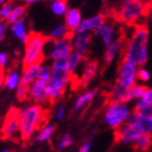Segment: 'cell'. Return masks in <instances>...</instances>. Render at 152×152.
I'll use <instances>...</instances> for the list:
<instances>
[{
    "mask_svg": "<svg viewBox=\"0 0 152 152\" xmlns=\"http://www.w3.org/2000/svg\"><path fill=\"white\" fill-rule=\"evenodd\" d=\"M148 41H149L148 27L141 24L136 25L130 38L125 41L122 51V60L129 62L137 69L143 67L149 59Z\"/></svg>",
    "mask_w": 152,
    "mask_h": 152,
    "instance_id": "6da1fadb",
    "label": "cell"
},
{
    "mask_svg": "<svg viewBox=\"0 0 152 152\" xmlns=\"http://www.w3.org/2000/svg\"><path fill=\"white\" fill-rule=\"evenodd\" d=\"M51 69L52 74L47 83L46 90L49 102L53 103L63 97L65 89L71 82L72 75L67 71L65 59L51 61Z\"/></svg>",
    "mask_w": 152,
    "mask_h": 152,
    "instance_id": "7a4b0ae2",
    "label": "cell"
},
{
    "mask_svg": "<svg viewBox=\"0 0 152 152\" xmlns=\"http://www.w3.org/2000/svg\"><path fill=\"white\" fill-rule=\"evenodd\" d=\"M46 122V112L39 104L27 107L26 112L20 117V136L23 140H29L36 130L44 126Z\"/></svg>",
    "mask_w": 152,
    "mask_h": 152,
    "instance_id": "3957f363",
    "label": "cell"
},
{
    "mask_svg": "<svg viewBox=\"0 0 152 152\" xmlns=\"http://www.w3.org/2000/svg\"><path fill=\"white\" fill-rule=\"evenodd\" d=\"M150 6L141 0H123L115 11V19L126 25H135L149 13Z\"/></svg>",
    "mask_w": 152,
    "mask_h": 152,
    "instance_id": "277c9868",
    "label": "cell"
},
{
    "mask_svg": "<svg viewBox=\"0 0 152 152\" xmlns=\"http://www.w3.org/2000/svg\"><path fill=\"white\" fill-rule=\"evenodd\" d=\"M47 38V36L39 33H29L28 39L24 45V52L22 57L23 66L40 64L42 61H45L44 47Z\"/></svg>",
    "mask_w": 152,
    "mask_h": 152,
    "instance_id": "5b68a950",
    "label": "cell"
},
{
    "mask_svg": "<svg viewBox=\"0 0 152 152\" xmlns=\"http://www.w3.org/2000/svg\"><path fill=\"white\" fill-rule=\"evenodd\" d=\"M133 110L128 103L118 101H109L105 107L103 121L109 127L116 129L128 120Z\"/></svg>",
    "mask_w": 152,
    "mask_h": 152,
    "instance_id": "8992f818",
    "label": "cell"
},
{
    "mask_svg": "<svg viewBox=\"0 0 152 152\" xmlns=\"http://www.w3.org/2000/svg\"><path fill=\"white\" fill-rule=\"evenodd\" d=\"M72 51L73 50L71 45V38L56 39V40L47 38L44 47V57L45 60L49 59L50 61L60 60V59L66 60Z\"/></svg>",
    "mask_w": 152,
    "mask_h": 152,
    "instance_id": "52a82bcc",
    "label": "cell"
},
{
    "mask_svg": "<svg viewBox=\"0 0 152 152\" xmlns=\"http://www.w3.org/2000/svg\"><path fill=\"white\" fill-rule=\"evenodd\" d=\"M137 67L127 61L122 60L117 67L115 85L126 90L137 84Z\"/></svg>",
    "mask_w": 152,
    "mask_h": 152,
    "instance_id": "ba28073f",
    "label": "cell"
},
{
    "mask_svg": "<svg viewBox=\"0 0 152 152\" xmlns=\"http://www.w3.org/2000/svg\"><path fill=\"white\" fill-rule=\"evenodd\" d=\"M20 134V118L18 116L16 109L12 108L8 112L3 121L1 128V138L2 139H13Z\"/></svg>",
    "mask_w": 152,
    "mask_h": 152,
    "instance_id": "9c48e42d",
    "label": "cell"
},
{
    "mask_svg": "<svg viewBox=\"0 0 152 152\" xmlns=\"http://www.w3.org/2000/svg\"><path fill=\"white\" fill-rule=\"evenodd\" d=\"M141 134H151L152 132V115H146L139 112H132L126 122Z\"/></svg>",
    "mask_w": 152,
    "mask_h": 152,
    "instance_id": "30bf717a",
    "label": "cell"
},
{
    "mask_svg": "<svg viewBox=\"0 0 152 152\" xmlns=\"http://www.w3.org/2000/svg\"><path fill=\"white\" fill-rule=\"evenodd\" d=\"M143 134L140 133L139 130H137L136 128H134L133 126L128 125L127 123L123 124L122 126L115 129L116 140L122 143H125V145H135L137 140Z\"/></svg>",
    "mask_w": 152,
    "mask_h": 152,
    "instance_id": "8fae6325",
    "label": "cell"
},
{
    "mask_svg": "<svg viewBox=\"0 0 152 152\" xmlns=\"http://www.w3.org/2000/svg\"><path fill=\"white\" fill-rule=\"evenodd\" d=\"M46 87H47V83L42 82L40 79H36L28 87V98L33 102H35V104H39L42 107L49 102Z\"/></svg>",
    "mask_w": 152,
    "mask_h": 152,
    "instance_id": "7c38bea8",
    "label": "cell"
},
{
    "mask_svg": "<svg viewBox=\"0 0 152 152\" xmlns=\"http://www.w3.org/2000/svg\"><path fill=\"white\" fill-rule=\"evenodd\" d=\"M91 34L82 33V34H72L71 36V45L72 50L80 54L82 57L86 58L88 54L91 45Z\"/></svg>",
    "mask_w": 152,
    "mask_h": 152,
    "instance_id": "4fadbf2b",
    "label": "cell"
},
{
    "mask_svg": "<svg viewBox=\"0 0 152 152\" xmlns=\"http://www.w3.org/2000/svg\"><path fill=\"white\" fill-rule=\"evenodd\" d=\"M107 21L104 14L98 13L96 15H92L90 18H87L85 20H82L79 25L74 29L72 34H82V33H95V31L101 25L102 23Z\"/></svg>",
    "mask_w": 152,
    "mask_h": 152,
    "instance_id": "5bb4252c",
    "label": "cell"
},
{
    "mask_svg": "<svg viewBox=\"0 0 152 152\" xmlns=\"http://www.w3.org/2000/svg\"><path fill=\"white\" fill-rule=\"evenodd\" d=\"M125 37L124 36H117L108 47H105L104 54H103V65L108 66L114 61V59L122 53L125 45Z\"/></svg>",
    "mask_w": 152,
    "mask_h": 152,
    "instance_id": "9a60e30c",
    "label": "cell"
},
{
    "mask_svg": "<svg viewBox=\"0 0 152 152\" xmlns=\"http://www.w3.org/2000/svg\"><path fill=\"white\" fill-rule=\"evenodd\" d=\"M95 34L97 37L101 39L104 47H108L109 45L117 37L116 27L114 25V23L109 22V21L102 23L101 25L95 31Z\"/></svg>",
    "mask_w": 152,
    "mask_h": 152,
    "instance_id": "2e32d148",
    "label": "cell"
},
{
    "mask_svg": "<svg viewBox=\"0 0 152 152\" xmlns=\"http://www.w3.org/2000/svg\"><path fill=\"white\" fill-rule=\"evenodd\" d=\"M99 70V62L97 60H88L86 61V63L83 66V72L79 84L84 87L88 86L90 83L94 80Z\"/></svg>",
    "mask_w": 152,
    "mask_h": 152,
    "instance_id": "e0dca14e",
    "label": "cell"
},
{
    "mask_svg": "<svg viewBox=\"0 0 152 152\" xmlns=\"http://www.w3.org/2000/svg\"><path fill=\"white\" fill-rule=\"evenodd\" d=\"M39 64H32L27 66H23L21 72V85L29 87L38 78Z\"/></svg>",
    "mask_w": 152,
    "mask_h": 152,
    "instance_id": "ac0fdd59",
    "label": "cell"
},
{
    "mask_svg": "<svg viewBox=\"0 0 152 152\" xmlns=\"http://www.w3.org/2000/svg\"><path fill=\"white\" fill-rule=\"evenodd\" d=\"M82 12L80 10L76 8H69L64 15V25L66 26V28L71 33L79 25V23L82 22Z\"/></svg>",
    "mask_w": 152,
    "mask_h": 152,
    "instance_id": "d6986e66",
    "label": "cell"
},
{
    "mask_svg": "<svg viewBox=\"0 0 152 152\" xmlns=\"http://www.w3.org/2000/svg\"><path fill=\"white\" fill-rule=\"evenodd\" d=\"M11 33H12V35L20 40V42H22L23 45H25V42L27 41L28 39V36H29V32L27 31V25H26V22L25 20L22 19L18 21V22L13 23L11 24Z\"/></svg>",
    "mask_w": 152,
    "mask_h": 152,
    "instance_id": "ffe728a7",
    "label": "cell"
},
{
    "mask_svg": "<svg viewBox=\"0 0 152 152\" xmlns=\"http://www.w3.org/2000/svg\"><path fill=\"white\" fill-rule=\"evenodd\" d=\"M21 84V72L18 69L13 67L8 71V73L4 75L3 86L8 90H15Z\"/></svg>",
    "mask_w": 152,
    "mask_h": 152,
    "instance_id": "44dd1931",
    "label": "cell"
},
{
    "mask_svg": "<svg viewBox=\"0 0 152 152\" xmlns=\"http://www.w3.org/2000/svg\"><path fill=\"white\" fill-rule=\"evenodd\" d=\"M148 87L146 85H142V84H135L133 87L126 89L125 90V94H124L123 97V101L124 103H128L130 101H134V100H138V99L141 97V96L145 94Z\"/></svg>",
    "mask_w": 152,
    "mask_h": 152,
    "instance_id": "7402d4cb",
    "label": "cell"
},
{
    "mask_svg": "<svg viewBox=\"0 0 152 152\" xmlns=\"http://www.w3.org/2000/svg\"><path fill=\"white\" fill-rule=\"evenodd\" d=\"M96 92L97 91H96L95 89H89L87 91L80 94L77 97V99H76L75 103H74V111H82L86 105H88L94 100V98L96 97Z\"/></svg>",
    "mask_w": 152,
    "mask_h": 152,
    "instance_id": "603a6c76",
    "label": "cell"
},
{
    "mask_svg": "<svg viewBox=\"0 0 152 152\" xmlns=\"http://www.w3.org/2000/svg\"><path fill=\"white\" fill-rule=\"evenodd\" d=\"M85 58L82 57L80 54H78L75 51H72L70 53V56L67 57L66 59V66H67V71L71 75L76 73V71L78 70V67L82 65V63L84 62Z\"/></svg>",
    "mask_w": 152,
    "mask_h": 152,
    "instance_id": "cb8c5ba5",
    "label": "cell"
},
{
    "mask_svg": "<svg viewBox=\"0 0 152 152\" xmlns=\"http://www.w3.org/2000/svg\"><path fill=\"white\" fill-rule=\"evenodd\" d=\"M54 132H56V126L53 124H45L44 126H41L37 135L35 136L34 140L36 142H46L52 138Z\"/></svg>",
    "mask_w": 152,
    "mask_h": 152,
    "instance_id": "d4e9b609",
    "label": "cell"
},
{
    "mask_svg": "<svg viewBox=\"0 0 152 152\" xmlns=\"http://www.w3.org/2000/svg\"><path fill=\"white\" fill-rule=\"evenodd\" d=\"M26 14V6L24 4H19V6H14L12 12L9 15V18L7 19L6 23L8 25H11L13 23L18 22L20 20L24 19V16Z\"/></svg>",
    "mask_w": 152,
    "mask_h": 152,
    "instance_id": "484cf974",
    "label": "cell"
},
{
    "mask_svg": "<svg viewBox=\"0 0 152 152\" xmlns=\"http://www.w3.org/2000/svg\"><path fill=\"white\" fill-rule=\"evenodd\" d=\"M149 105H152V90L151 88L148 87L145 94L136 101V104L134 107V111L138 112L142 109L147 108V107H149Z\"/></svg>",
    "mask_w": 152,
    "mask_h": 152,
    "instance_id": "4316f807",
    "label": "cell"
},
{
    "mask_svg": "<svg viewBox=\"0 0 152 152\" xmlns=\"http://www.w3.org/2000/svg\"><path fill=\"white\" fill-rule=\"evenodd\" d=\"M72 33L66 28V26L64 24H59L58 26H56L52 31L50 32L49 35V39H64V38H71Z\"/></svg>",
    "mask_w": 152,
    "mask_h": 152,
    "instance_id": "83f0119b",
    "label": "cell"
},
{
    "mask_svg": "<svg viewBox=\"0 0 152 152\" xmlns=\"http://www.w3.org/2000/svg\"><path fill=\"white\" fill-rule=\"evenodd\" d=\"M51 74H52V69H51V62H46V60L42 61L39 64V70H38V78L42 82L48 83L50 79Z\"/></svg>",
    "mask_w": 152,
    "mask_h": 152,
    "instance_id": "f1b7e54d",
    "label": "cell"
},
{
    "mask_svg": "<svg viewBox=\"0 0 152 152\" xmlns=\"http://www.w3.org/2000/svg\"><path fill=\"white\" fill-rule=\"evenodd\" d=\"M69 10L67 2L64 0H52L51 2V11L58 16H64Z\"/></svg>",
    "mask_w": 152,
    "mask_h": 152,
    "instance_id": "f546056e",
    "label": "cell"
},
{
    "mask_svg": "<svg viewBox=\"0 0 152 152\" xmlns=\"http://www.w3.org/2000/svg\"><path fill=\"white\" fill-rule=\"evenodd\" d=\"M134 146L136 147V149L138 151H141V152L148 151L149 148L151 147V134H143L142 136L137 140V142Z\"/></svg>",
    "mask_w": 152,
    "mask_h": 152,
    "instance_id": "4dcf8cb0",
    "label": "cell"
},
{
    "mask_svg": "<svg viewBox=\"0 0 152 152\" xmlns=\"http://www.w3.org/2000/svg\"><path fill=\"white\" fill-rule=\"evenodd\" d=\"M13 8H14V2H13L12 0L0 4V20L6 22L7 19L9 18V15L12 12Z\"/></svg>",
    "mask_w": 152,
    "mask_h": 152,
    "instance_id": "1f68e13d",
    "label": "cell"
},
{
    "mask_svg": "<svg viewBox=\"0 0 152 152\" xmlns=\"http://www.w3.org/2000/svg\"><path fill=\"white\" fill-rule=\"evenodd\" d=\"M125 94V89L121 88L117 85H114L112 90L109 92V101H123V97Z\"/></svg>",
    "mask_w": 152,
    "mask_h": 152,
    "instance_id": "d6a6232c",
    "label": "cell"
},
{
    "mask_svg": "<svg viewBox=\"0 0 152 152\" xmlns=\"http://www.w3.org/2000/svg\"><path fill=\"white\" fill-rule=\"evenodd\" d=\"M73 142V137L71 134H65L63 136L61 137V139L59 140V142H58V149H65L67 147H70Z\"/></svg>",
    "mask_w": 152,
    "mask_h": 152,
    "instance_id": "836d02e7",
    "label": "cell"
},
{
    "mask_svg": "<svg viewBox=\"0 0 152 152\" xmlns=\"http://www.w3.org/2000/svg\"><path fill=\"white\" fill-rule=\"evenodd\" d=\"M15 95H16V99L19 101H25L26 99L28 98V87L20 84L19 87L15 89Z\"/></svg>",
    "mask_w": 152,
    "mask_h": 152,
    "instance_id": "e575fe53",
    "label": "cell"
},
{
    "mask_svg": "<svg viewBox=\"0 0 152 152\" xmlns=\"http://www.w3.org/2000/svg\"><path fill=\"white\" fill-rule=\"evenodd\" d=\"M150 72L145 67H139L137 69V80L141 83H148L150 80Z\"/></svg>",
    "mask_w": 152,
    "mask_h": 152,
    "instance_id": "d590c367",
    "label": "cell"
},
{
    "mask_svg": "<svg viewBox=\"0 0 152 152\" xmlns=\"http://www.w3.org/2000/svg\"><path fill=\"white\" fill-rule=\"evenodd\" d=\"M9 56L6 52H0V69L6 71V69L9 66Z\"/></svg>",
    "mask_w": 152,
    "mask_h": 152,
    "instance_id": "8d00e7d4",
    "label": "cell"
},
{
    "mask_svg": "<svg viewBox=\"0 0 152 152\" xmlns=\"http://www.w3.org/2000/svg\"><path fill=\"white\" fill-rule=\"evenodd\" d=\"M64 117H65V107L62 104L58 108L57 112H56V118H57V121L60 122V121L64 120Z\"/></svg>",
    "mask_w": 152,
    "mask_h": 152,
    "instance_id": "74e56055",
    "label": "cell"
},
{
    "mask_svg": "<svg viewBox=\"0 0 152 152\" xmlns=\"http://www.w3.org/2000/svg\"><path fill=\"white\" fill-rule=\"evenodd\" d=\"M7 31H8V24H7L4 21H1V22H0V36H1V37H4Z\"/></svg>",
    "mask_w": 152,
    "mask_h": 152,
    "instance_id": "f35d334b",
    "label": "cell"
},
{
    "mask_svg": "<svg viewBox=\"0 0 152 152\" xmlns=\"http://www.w3.org/2000/svg\"><path fill=\"white\" fill-rule=\"evenodd\" d=\"M90 148H91V143H90V142H85L82 147H80V148H79L78 152H89Z\"/></svg>",
    "mask_w": 152,
    "mask_h": 152,
    "instance_id": "ab89813d",
    "label": "cell"
},
{
    "mask_svg": "<svg viewBox=\"0 0 152 152\" xmlns=\"http://www.w3.org/2000/svg\"><path fill=\"white\" fill-rule=\"evenodd\" d=\"M4 75H6V71L0 69V89L3 86V80H4Z\"/></svg>",
    "mask_w": 152,
    "mask_h": 152,
    "instance_id": "60d3db41",
    "label": "cell"
},
{
    "mask_svg": "<svg viewBox=\"0 0 152 152\" xmlns=\"http://www.w3.org/2000/svg\"><path fill=\"white\" fill-rule=\"evenodd\" d=\"M24 2H25V4H33V3H35L37 0H23Z\"/></svg>",
    "mask_w": 152,
    "mask_h": 152,
    "instance_id": "b9f144b4",
    "label": "cell"
},
{
    "mask_svg": "<svg viewBox=\"0 0 152 152\" xmlns=\"http://www.w3.org/2000/svg\"><path fill=\"white\" fill-rule=\"evenodd\" d=\"M143 3H146L147 6H151V1L152 0H141Z\"/></svg>",
    "mask_w": 152,
    "mask_h": 152,
    "instance_id": "7bdbcfd3",
    "label": "cell"
},
{
    "mask_svg": "<svg viewBox=\"0 0 152 152\" xmlns=\"http://www.w3.org/2000/svg\"><path fill=\"white\" fill-rule=\"evenodd\" d=\"M8 1H10V0H0V4H2V3H4V2H8Z\"/></svg>",
    "mask_w": 152,
    "mask_h": 152,
    "instance_id": "ee69618b",
    "label": "cell"
},
{
    "mask_svg": "<svg viewBox=\"0 0 152 152\" xmlns=\"http://www.w3.org/2000/svg\"><path fill=\"white\" fill-rule=\"evenodd\" d=\"M110 1H111V0H102V2L104 3V4H107V3H109V2H110Z\"/></svg>",
    "mask_w": 152,
    "mask_h": 152,
    "instance_id": "f6af8a7d",
    "label": "cell"
},
{
    "mask_svg": "<svg viewBox=\"0 0 152 152\" xmlns=\"http://www.w3.org/2000/svg\"><path fill=\"white\" fill-rule=\"evenodd\" d=\"M2 38L3 37H1V36H0V44H1V41H2Z\"/></svg>",
    "mask_w": 152,
    "mask_h": 152,
    "instance_id": "bcb514c9",
    "label": "cell"
},
{
    "mask_svg": "<svg viewBox=\"0 0 152 152\" xmlns=\"http://www.w3.org/2000/svg\"><path fill=\"white\" fill-rule=\"evenodd\" d=\"M0 22H1V20H0Z\"/></svg>",
    "mask_w": 152,
    "mask_h": 152,
    "instance_id": "7dc6e473",
    "label": "cell"
},
{
    "mask_svg": "<svg viewBox=\"0 0 152 152\" xmlns=\"http://www.w3.org/2000/svg\"><path fill=\"white\" fill-rule=\"evenodd\" d=\"M64 1H66V0H64Z\"/></svg>",
    "mask_w": 152,
    "mask_h": 152,
    "instance_id": "c3c4849f",
    "label": "cell"
},
{
    "mask_svg": "<svg viewBox=\"0 0 152 152\" xmlns=\"http://www.w3.org/2000/svg\"><path fill=\"white\" fill-rule=\"evenodd\" d=\"M37 1H38V0H37Z\"/></svg>",
    "mask_w": 152,
    "mask_h": 152,
    "instance_id": "681fc988",
    "label": "cell"
}]
</instances>
